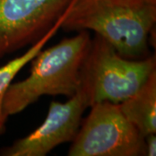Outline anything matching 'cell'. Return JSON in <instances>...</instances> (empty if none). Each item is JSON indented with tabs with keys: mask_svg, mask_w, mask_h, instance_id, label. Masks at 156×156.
<instances>
[{
	"mask_svg": "<svg viewBox=\"0 0 156 156\" xmlns=\"http://www.w3.org/2000/svg\"><path fill=\"white\" fill-rule=\"evenodd\" d=\"M145 139V155L155 156L156 154V135L150 134L146 135Z\"/></svg>",
	"mask_w": 156,
	"mask_h": 156,
	"instance_id": "obj_9",
	"label": "cell"
},
{
	"mask_svg": "<svg viewBox=\"0 0 156 156\" xmlns=\"http://www.w3.org/2000/svg\"><path fill=\"white\" fill-rule=\"evenodd\" d=\"M155 69L154 56L128 59L95 34L81 67L79 91L89 107L101 101L121 103L134 95Z\"/></svg>",
	"mask_w": 156,
	"mask_h": 156,
	"instance_id": "obj_3",
	"label": "cell"
},
{
	"mask_svg": "<svg viewBox=\"0 0 156 156\" xmlns=\"http://www.w3.org/2000/svg\"><path fill=\"white\" fill-rule=\"evenodd\" d=\"M70 1L0 0V61L42 38Z\"/></svg>",
	"mask_w": 156,
	"mask_h": 156,
	"instance_id": "obj_5",
	"label": "cell"
},
{
	"mask_svg": "<svg viewBox=\"0 0 156 156\" xmlns=\"http://www.w3.org/2000/svg\"><path fill=\"white\" fill-rule=\"evenodd\" d=\"M156 22V0H71L65 31L92 30L128 59L147 57Z\"/></svg>",
	"mask_w": 156,
	"mask_h": 156,
	"instance_id": "obj_1",
	"label": "cell"
},
{
	"mask_svg": "<svg viewBox=\"0 0 156 156\" xmlns=\"http://www.w3.org/2000/svg\"><path fill=\"white\" fill-rule=\"evenodd\" d=\"M88 108V101L79 90L65 102L51 101L44 122L28 135L2 148L0 155H47L59 145L72 141Z\"/></svg>",
	"mask_w": 156,
	"mask_h": 156,
	"instance_id": "obj_6",
	"label": "cell"
},
{
	"mask_svg": "<svg viewBox=\"0 0 156 156\" xmlns=\"http://www.w3.org/2000/svg\"><path fill=\"white\" fill-rule=\"evenodd\" d=\"M89 108L68 155H145L144 136L125 117L119 103L101 101Z\"/></svg>",
	"mask_w": 156,
	"mask_h": 156,
	"instance_id": "obj_4",
	"label": "cell"
},
{
	"mask_svg": "<svg viewBox=\"0 0 156 156\" xmlns=\"http://www.w3.org/2000/svg\"><path fill=\"white\" fill-rule=\"evenodd\" d=\"M125 117L144 137L156 134V69L134 95L119 103Z\"/></svg>",
	"mask_w": 156,
	"mask_h": 156,
	"instance_id": "obj_7",
	"label": "cell"
},
{
	"mask_svg": "<svg viewBox=\"0 0 156 156\" xmlns=\"http://www.w3.org/2000/svg\"><path fill=\"white\" fill-rule=\"evenodd\" d=\"M88 30H81L40 50L30 61L27 77L9 86L4 110L9 117L23 112L44 95L71 97L80 88V73L91 44Z\"/></svg>",
	"mask_w": 156,
	"mask_h": 156,
	"instance_id": "obj_2",
	"label": "cell"
},
{
	"mask_svg": "<svg viewBox=\"0 0 156 156\" xmlns=\"http://www.w3.org/2000/svg\"><path fill=\"white\" fill-rule=\"evenodd\" d=\"M66 12L67 8L62 13L61 16L56 20V23L50 28V30L44 37H42V38L39 39L37 42L30 45V47L23 54L16 58H13L12 60L0 67V136L5 133L6 123L9 118L4 110V99L7 89L17 74L29 62H30L34 57L38 54L39 51L44 48L47 43L61 29V24L65 17Z\"/></svg>",
	"mask_w": 156,
	"mask_h": 156,
	"instance_id": "obj_8",
	"label": "cell"
}]
</instances>
